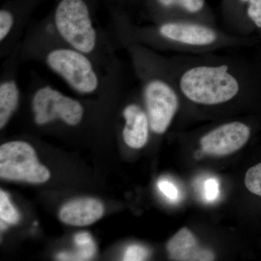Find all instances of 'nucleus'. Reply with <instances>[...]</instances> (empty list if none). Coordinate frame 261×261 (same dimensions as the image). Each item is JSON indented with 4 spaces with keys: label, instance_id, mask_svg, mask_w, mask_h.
<instances>
[{
    "label": "nucleus",
    "instance_id": "4468645a",
    "mask_svg": "<svg viewBox=\"0 0 261 261\" xmlns=\"http://www.w3.org/2000/svg\"><path fill=\"white\" fill-rule=\"evenodd\" d=\"M0 218L6 224H16L20 221V214L12 205L9 197L3 190L0 191Z\"/></svg>",
    "mask_w": 261,
    "mask_h": 261
},
{
    "label": "nucleus",
    "instance_id": "0eeeda50",
    "mask_svg": "<svg viewBox=\"0 0 261 261\" xmlns=\"http://www.w3.org/2000/svg\"><path fill=\"white\" fill-rule=\"evenodd\" d=\"M250 135V128L241 122H231L211 130L201 139L200 144L205 153L224 156L241 149Z\"/></svg>",
    "mask_w": 261,
    "mask_h": 261
},
{
    "label": "nucleus",
    "instance_id": "dca6fc26",
    "mask_svg": "<svg viewBox=\"0 0 261 261\" xmlns=\"http://www.w3.org/2000/svg\"><path fill=\"white\" fill-rule=\"evenodd\" d=\"M245 184L249 191L261 197V163L247 171Z\"/></svg>",
    "mask_w": 261,
    "mask_h": 261
},
{
    "label": "nucleus",
    "instance_id": "6e6552de",
    "mask_svg": "<svg viewBox=\"0 0 261 261\" xmlns=\"http://www.w3.org/2000/svg\"><path fill=\"white\" fill-rule=\"evenodd\" d=\"M160 35L168 40L190 46L210 45L217 39L212 29L195 23H163L159 28Z\"/></svg>",
    "mask_w": 261,
    "mask_h": 261
},
{
    "label": "nucleus",
    "instance_id": "9b49d317",
    "mask_svg": "<svg viewBox=\"0 0 261 261\" xmlns=\"http://www.w3.org/2000/svg\"><path fill=\"white\" fill-rule=\"evenodd\" d=\"M125 126L123 130L124 142L128 147L140 149L148 140L149 121L147 112L135 104L127 106L123 110Z\"/></svg>",
    "mask_w": 261,
    "mask_h": 261
},
{
    "label": "nucleus",
    "instance_id": "ddd939ff",
    "mask_svg": "<svg viewBox=\"0 0 261 261\" xmlns=\"http://www.w3.org/2000/svg\"><path fill=\"white\" fill-rule=\"evenodd\" d=\"M74 243L78 250L75 253L62 252L58 258L62 260H87L92 258L96 252V245L90 233L80 232L75 234Z\"/></svg>",
    "mask_w": 261,
    "mask_h": 261
},
{
    "label": "nucleus",
    "instance_id": "6ab92c4d",
    "mask_svg": "<svg viewBox=\"0 0 261 261\" xmlns=\"http://www.w3.org/2000/svg\"><path fill=\"white\" fill-rule=\"evenodd\" d=\"M158 187L163 195L171 202H178L180 199V192L175 184L166 178H162L158 183Z\"/></svg>",
    "mask_w": 261,
    "mask_h": 261
},
{
    "label": "nucleus",
    "instance_id": "9d476101",
    "mask_svg": "<svg viewBox=\"0 0 261 261\" xmlns=\"http://www.w3.org/2000/svg\"><path fill=\"white\" fill-rule=\"evenodd\" d=\"M170 258L181 261L214 260V252L199 246L193 233L186 227L181 228L167 244Z\"/></svg>",
    "mask_w": 261,
    "mask_h": 261
},
{
    "label": "nucleus",
    "instance_id": "4be33fe9",
    "mask_svg": "<svg viewBox=\"0 0 261 261\" xmlns=\"http://www.w3.org/2000/svg\"><path fill=\"white\" fill-rule=\"evenodd\" d=\"M243 1H244V2H247V1H248V0H243Z\"/></svg>",
    "mask_w": 261,
    "mask_h": 261
},
{
    "label": "nucleus",
    "instance_id": "f257e3e1",
    "mask_svg": "<svg viewBox=\"0 0 261 261\" xmlns=\"http://www.w3.org/2000/svg\"><path fill=\"white\" fill-rule=\"evenodd\" d=\"M42 58L48 68L78 93L93 94L103 84L93 58L61 41L47 43Z\"/></svg>",
    "mask_w": 261,
    "mask_h": 261
},
{
    "label": "nucleus",
    "instance_id": "f8f14e48",
    "mask_svg": "<svg viewBox=\"0 0 261 261\" xmlns=\"http://www.w3.org/2000/svg\"><path fill=\"white\" fill-rule=\"evenodd\" d=\"M20 92L18 84L15 77L2 79L0 82V128H3L14 114L19 102Z\"/></svg>",
    "mask_w": 261,
    "mask_h": 261
},
{
    "label": "nucleus",
    "instance_id": "423d86ee",
    "mask_svg": "<svg viewBox=\"0 0 261 261\" xmlns=\"http://www.w3.org/2000/svg\"><path fill=\"white\" fill-rule=\"evenodd\" d=\"M143 97L151 130L158 135L165 133L178 110L176 92L167 82L155 78L146 82Z\"/></svg>",
    "mask_w": 261,
    "mask_h": 261
},
{
    "label": "nucleus",
    "instance_id": "412c9836",
    "mask_svg": "<svg viewBox=\"0 0 261 261\" xmlns=\"http://www.w3.org/2000/svg\"><path fill=\"white\" fill-rule=\"evenodd\" d=\"M247 15L258 28L261 29V0H248Z\"/></svg>",
    "mask_w": 261,
    "mask_h": 261
},
{
    "label": "nucleus",
    "instance_id": "1a4fd4ad",
    "mask_svg": "<svg viewBox=\"0 0 261 261\" xmlns=\"http://www.w3.org/2000/svg\"><path fill=\"white\" fill-rule=\"evenodd\" d=\"M104 214L102 202L92 197L70 201L61 207L59 218L65 224L85 226L94 224Z\"/></svg>",
    "mask_w": 261,
    "mask_h": 261
},
{
    "label": "nucleus",
    "instance_id": "aec40b11",
    "mask_svg": "<svg viewBox=\"0 0 261 261\" xmlns=\"http://www.w3.org/2000/svg\"><path fill=\"white\" fill-rule=\"evenodd\" d=\"M149 250L146 247L138 245H130L125 251L123 260H145L149 257Z\"/></svg>",
    "mask_w": 261,
    "mask_h": 261
},
{
    "label": "nucleus",
    "instance_id": "20e7f679",
    "mask_svg": "<svg viewBox=\"0 0 261 261\" xmlns=\"http://www.w3.org/2000/svg\"><path fill=\"white\" fill-rule=\"evenodd\" d=\"M0 176L10 181L41 184L50 172L39 163L32 146L23 141L6 142L0 147Z\"/></svg>",
    "mask_w": 261,
    "mask_h": 261
},
{
    "label": "nucleus",
    "instance_id": "f03ea898",
    "mask_svg": "<svg viewBox=\"0 0 261 261\" xmlns=\"http://www.w3.org/2000/svg\"><path fill=\"white\" fill-rule=\"evenodd\" d=\"M53 27L62 42L96 61L100 41L88 5L84 0H61L55 11Z\"/></svg>",
    "mask_w": 261,
    "mask_h": 261
},
{
    "label": "nucleus",
    "instance_id": "f3484780",
    "mask_svg": "<svg viewBox=\"0 0 261 261\" xmlns=\"http://www.w3.org/2000/svg\"><path fill=\"white\" fill-rule=\"evenodd\" d=\"M160 3L165 7H181L190 13L200 11L205 4V0H159Z\"/></svg>",
    "mask_w": 261,
    "mask_h": 261
},
{
    "label": "nucleus",
    "instance_id": "a211bd4d",
    "mask_svg": "<svg viewBox=\"0 0 261 261\" xmlns=\"http://www.w3.org/2000/svg\"><path fill=\"white\" fill-rule=\"evenodd\" d=\"M220 183L218 178L210 177L204 182L202 187V196L207 202H214L219 199Z\"/></svg>",
    "mask_w": 261,
    "mask_h": 261
},
{
    "label": "nucleus",
    "instance_id": "2eb2a0df",
    "mask_svg": "<svg viewBox=\"0 0 261 261\" xmlns=\"http://www.w3.org/2000/svg\"><path fill=\"white\" fill-rule=\"evenodd\" d=\"M15 23V15L9 10H0V42L2 44L6 42L12 32H14Z\"/></svg>",
    "mask_w": 261,
    "mask_h": 261
},
{
    "label": "nucleus",
    "instance_id": "39448f33",
    "mask_svg": "<svg viewBox=\"0 0 261 261\" xmlns=\"http://www.w3.org/2000/svg\"><path fill=\"white\" fill-rule=\"evenodd\" d=\"M32 107L34 121L40 126L56 121H62L68 126H77L84 115V106L80 101L47 84L35 91Z\"/></svg>",
    "mask_w": 261,
    "mask_h": 261
},
{
    "label": "nucleus",
    "instance_id": "7ed1b4c3",
    "mask_svg": "<svg viewBox=\"0 0 261 261\" xmlns=\"http://www.w3.org/2000/svg\"><path fill=\"white\" fill-rule=\"evenodd\" d=\"M179 85L189 99L207 106L228 102L240 90L238 80L225 65L190 68L182 74Z\"/></svg>",
    "mask_w": 261,
    "mask_h": 261
}]
</instances>
